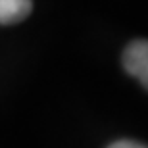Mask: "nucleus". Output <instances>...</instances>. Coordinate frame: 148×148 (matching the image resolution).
I'll use <instances>...</instances> for the list:
<instances>
[{"label":"nucleus","instance_id":"f257e3e1","mask_svg":"<svg viewBox=\"0 0 148 148\" xmlns=\"http://www.w3.org/2000/svg\"><path fill=\"white\" fill-rule=\"evenodd\" d=\"M123 67L148 90V40L138 38L127 44L123 52Z\"/></svg>","mask_w":148,"mask_h":148},{"label":"nucleus","instance_id":"f03ea898","mask_svg":"<svg viewBox=\"0 0 148 148\" xmlns=\"http://www.w3.org/2000/svg\"><path fill=\"white\" fill-rule=\"evenodd\" d=\"M31 10V0H0V25H14L23 21Z\"/></svg>","mask_w":148,"mask_h":148},{"label":"nucleus","instance_id":"7ed1b4c3","mask_svg":"<svg viewBox=\"0 0 148 148\" xmlns=\"http://www.w3.org/2000/svg\"><path fill=\"white\" fill-rule=\"evenodd\" d=\"M108 148H148V146H144L140 143H135V140H117V143L110 144Z\"/></svg>","mask_w":148,"mask_h":148}]
</instances>
